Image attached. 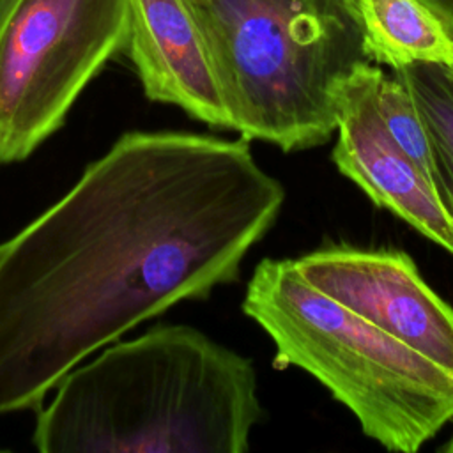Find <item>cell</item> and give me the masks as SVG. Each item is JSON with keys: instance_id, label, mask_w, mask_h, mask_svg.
<instances>
[{"instance_id": "6da1fadb", "label": "cell", "mask_w": 453, "mask_h": 453, "mask_svg": "<svg viewBox=\"0 0 453 453\" xmlns=\"http://www.w3.org/2000/svg\"><path fill=\"white\" fill-rule=\"evenodd\" d=\"M285 200L250 140L131 131L0 244V414L177 303L239 278Z\"/></svg>"}, {"instance_id": "7a4b0ae2", "label": "cell", "mask_w": 453, "mask_h": 453, "mask_svg": "<svg viewBox=\"0 0 453 453\" xmlns=\"http://www.w3.org/2000/svg\"><path fill=\"white\" fill-rule=\"evenodd\" d=\"M37 411L42 453H244L264 414L253 363L189 326L103 347Z\"/></svg>"}, {"instance_id": "3957f363", "label": "cell", "mask_w": 453, "mask_h": 453, "mask_svg": "<svg viewBox=\"0 0 453 453\" xmlns=\"http://www.w3.org/2000/svg\"><path fill=\"white\" fill-rule=\"evenodd\" d=\"M242 311L271 338L274 368L310 373L382 448L414 453L453 419V373L317 290L294 260L258 262Z\"/></svg>"}, {"instance_id": "277c9868", "label": "cell", "mask_w": 453, "mask_h": 453, "mask_svg": "<svg viewBox=\"0 0 453 453\" xmlns=\"http://www.w3.org/2000/svg\"><path fill=\"white\" fill-rule=\"evenodd\" d=\"M230 129L285 152L336 133V85L366 62L349 0H188Z\"/></svg>"}, {"instance_id": "5b68a950", "label": "cell", "mask_w": 453, "mask_h": 453, "mask_svg": "<svg viewBox=\"0 0 453 453\" xmlns=\"http://www.w3.org/2000/svg\"><path fill=\"white\" fill-rule=\"evenodd\" d=\"M127 0H18L0 27V163L27 159L127 37Z\"/></svg>"}, {"instance_id": "8992f818", "label": "cell", "mask_w": 453, "mask_h": 453, "mask_svg": "<svg viewBox=\"0 0 453 453\" xmlns=\"http://www.w3.org/2000/svg\"><path fill=\"white\" fill-rule=\"evenodd\" d=\"M322 294L453 373V308L400 250L324 246L294 260Z\"/></svg>"}, {"instance_id": "52a82bcc", "label": "cell", "mask_w": 453, "mask_h": 453, "mask_svg": "<svg viewBox=\"0 0 453 453\" xmlns=\"http://www.w3.org/2000/svg\"><path fill=\"white\" fill-rule=\"evenodd\" d=\"M382 65H356L334 88L338 172L359 186L380 209L409 223L453 255V219L432 182L388 133L377 106Z\"/></svg>"}, {"instance_id": "ba28073f", "label": "cell", "mask_w": 453, "mask_h": 453, "mask_svg": "<svg viewBox=\"0 0 453 453\" xmlns=\"http://www.w3.org/2000/svg\"><path fill=\"white\" fill-rule=\"evenodd\" d=\"M129 58L143 94L211 127L230 129L209 46L188 0H127Z\"/></svg>"}, {"instance_id": "9c48e42d", "label": "cell", "mask_w": 453, "mask_h": 453, "mask_svg": "<svg viewBox=\"0 0 453 453\" xmlns=\"http://www.w3.org/2000/svg\"><path fill=\"white\" fill-rule=\"evenodd\" d=\"M370 62L391 71L412 64L453 67V27L425 0H349Z\"/></svg>"}, {"instance_id": "30bf717a", "label": "cell", "mask_w": 453, "mask_h": 453, "mask_svg": "<svg viewBox=\"0 0 453 453\" xmlns=\"http://www.w3.org/2000/svg\"><path fill=\"white\" fill-rule=\"evenodd\" d=\"M409 88L432 138L435 189L453 219V67L412 64L393 71Z\"/></svg>"}, {"instance_id": "8fae6325", "label": "cell", "mask_w": 453, "mask_h": 453, "mask_svg": "<svg viewBox=\"0 0 453 453\" xmlns=\"http://www.w3.org/2000/svg\"><path fill=\"white\" fill-rule=\"evenodd\" d=\"M377 106L388 133L435 188V159L430 133L409 88L393 71L388 73L384 69L380 73Z\"/></svg>"}, {"instance_id": "7c38bea8", "label": "cell", "mask_w": 453, "mask_h": 453, "mask_svg": "<svg viewBox=\"0 0 453 453\" xmlns=\"http://www.w3.org/2000/svg\"><path fill=\"white\" fill-rule=\"evenodd\" d=\"M453 27V0H425Z\"/></svg>"}, {"instance_id": "4fadbf2b", "label": "cell", "mask_w": 453, "mask_h": 453, "mask_svg": "<svg viewBox=\"0 0 453 453\" xmlns=\"http://www.w3.org/2000/svg\"><path fill=\"white\" fill-rule=\"evenodd\" d=\"M18 0H0V27L7 19V16L12 12Z\"/></svg>"}, {"instance_id": "5bb4252c", "label": "cell", "mask_w": 453, "mask_h": 453, "mask_svg": "<svg viewBox=\"0 0 453 453\" xmlns=\"http://www.w3.org/2000/svg\"><path fill=\"white\" fill-rule=\"evenodd\" d=\"M441 451H444V453H453V435L448 439V442L441 448Z\"/></svg>"}]
</instances>
